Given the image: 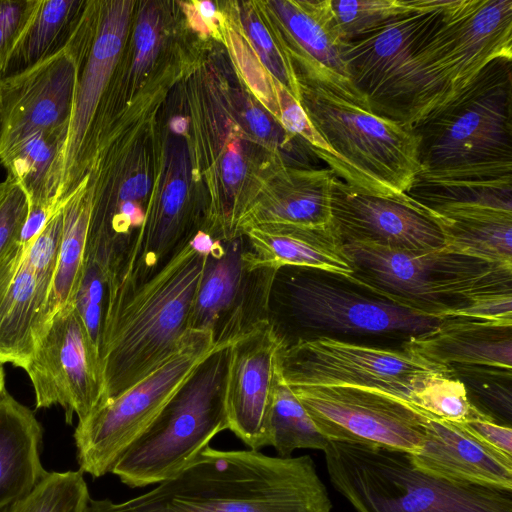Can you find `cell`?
I'll use <instances>...</instances> for the list:
<instances>
[{
	"instance_id": "obj_1",
	"label": "cell",
	"mask_w": 512,
	"mask_h": 512,
	"mask_svg": "<svg viewBox=\"0 0 512 512\" xmlns=\"http://www.w3.org/2000/svg\"><path fill=\"white\" fill-rule=\"evenodd\" d=\"M308 456L207 446L181 472L123 502L90 497L84 512H331Z\"/></svg>"
},
{
	"instance_id": "obj_2",
	"label": "cell",
	"mask_w": 512,
	"mask_h": 512,
	"mask_svg": "<svg viewBox=\"0 0 512 512\" xmlns=\"http://www.w3.org/2000/svg\"><path fill=\"white\" fill-rule=\"evenodd\" d=\"M512 59L497 58L455 98L412 126L413 188L512 189Z\"/></svg>"
},
{
	"instance_id": "obj_3",
	"label": "cell",
	"mask_w": 512,
	"mask_h": 512,
	"mask_svg": "<svg viewBox=\"0 0 512 512\" xmlns=\"http://www.w3.org/2000/svg\"><path fill=\"white\" fill-rule=\"evenodd\" d=\"M497 58L512 59V0H444L376 113L413 126Z\"/></svg>"
},
{
	"instance_id": "obj_4",
	"label": "cell",
	"mask_w": 512,
	"mask_h": 512,
	"mask_svg": "<svg viewBox=\"0 0 512 512\" xmlns=\"http://www.w3.org/2000/svg\"><path fill=\"white\" fill-rule=\"evenodd\" d=\"M292 63L300 103L332 152L323 160L329 169L356 189L412 204L408 192L420 171L412 126L373 112L348 78Z\"/></svg>"
},
{
	"instance_id": "obj_5",
	"label": "cell",
	"mask_w": 512,
	"mask_h": 512,
	"mask_svg": "<svg viewBox=\"0 0 512 512\" xmlns=\"http://www.w3.org/2000/svg\"><path fill=\"white\" fill-rule=\"evenodd\" d=\"M207 254L191 240L104 320L103 403L140 382L177 350L189 329Z\"/></svg>"
},
{
	"instance_id": "obj_6",
	"label": "cell",
	"mask_w": 512,
	"mask_h": 512,
	"mask_svg": "<svg viewBox=\"0 0 512 512\" xmlns=\"http://www.w3.org/2000/svg\"><path fill=\"white\" fill-rule=\"evenodd\" d=\"M354 273L348 281L398 305L438 318L472 302L512 293V266L453 252L406 250L344 240Z\"/></svg>"
},
{
	"instance_id": "obj_7",
	"label": "cell",
	"mask_w": 512,
	"mask_h": 512,
	"mask_svg": "<svg viewBox=\"0 0 512 512\" xmlns=\"http://www.w3.org/2000/svg\"><path fill=\"white\" fill-rule=\"evenodd\" d=\"M323 452L332 485L356 512H512V490L432 477L406 452L334 441Z\"/></svg>"
},
{
	"instance_id": "obj_8",
	"label": "cell",
	"mask_w": 512,
	"mask_h": 512,
	"mask_svg": "<svg viewBox=\"0 0 512 512\" xmlns=\"http://www.w3.org/2000/svg\"><path fill=\"white\" fill-rule=\"evenodd\" d=\"M229 345L217 347L127 448L111 473L130 488L159 484L181 472L229 429L226 380Z\"/></svg>"
},
{
	"instance_id": "obj_9",
	"label": "cell",
	"mask_w": 512,
	"mask_h": 512,
	"mask_svg": "<svg viewBox=\"0 0 512 512\" xmlns=\"http://www.w3.org/2000/svg\"><path fill=\"white\" fill-rule=\"evenodd\" d=\"M129 1H87L65 49L77 67L58 203L88 176L111 126L114 80L125 44Z\"/></svg>"
},
{
	"instance_id": "obj_10",
	"label": "cell",
	"mask_w": 512,
	"mask_h": 512,
	"mask_svg": "<svg viewBox=\"0 0 512 512\" xmlns=\"http://www.w3.org/2000/svg\"><path fill=\"white\" fill-rule=\"evenodd\" d=\"M277 372L289 387L357 388L416 408L417 395L431 380L454 374L451 368L404 345L402 350H392L328 336L302 339L293 344L283 342Z\"/></svg>"
},
{
	"instance_id": "obj_11",
	"label": "cell",
	"mask_w": 512,
	"mask_h": 512,
	"mask_svg": "<svg viewBox=\"0 0 512 512\" xmlns=\"http://www.w3.org/2000/svg\"><path fill=\"white\" fill-rule=\"evenodd\" d=\"M216 348L209 331L188 329L164 363L78 423L73 437L79 470L94 478L111 473L127 448Z\"/></svg>"
},
{
	"instance_id": "obj_12",
	"label": "cell",
	"mask_w": 512,
	"mask_h": 512,
	"mask_svg": "<svg viewBox=\"0 0 512 512\" xmlns=\"http://www.w3.org/2000/svg\"><path fill=\"white\" fill-rule=\"evenodd\" d=\"M279 270L257 262L244 235L214 241L206 256L188 327L207 330L216 347L228 346L268 320Z\"/></svg>"
},
{
	"instance_id": "obj_13",
	"label": "cell",
	"mask_w": 512,
	"mask_h": 512,
	"mask_svg": "<svg viewBox=\"0 0 512 512\" xmlns=\"http://www.w3.org/2000/svg\"><path fill=\"white\" fill-rule=\"evenodd\" d=\"M34 388L36 408L59 405L65 419L85 421L104 400L100 353L75 307L55 313L37 338L25 368Z\"/></svg>"
},
{
	"instance_id": "obj_14",
	"label": "cell",
	"mask_w": 512,
	"mask_h": 512,
	"mask_svg": "<svg viewBox=\"0 0 512 512\" xmlns=\"http://www.w3.org/2000/svg\"><path fill=\"white\" fill-rule=\"evenodd\" d=\"M62 224L60 210L32 243L17 240L0 259V364L25 369L44 330Z\"/></svg>"
},
{
	"instance_id": "obj_15",
	"label": "cell",
	"mask_w": 512,
	"mask_h": 512,
	"mask_svg": "<svg viewBox=\"0 0 512 512\" xmlns=\"http://www.w3.org/2000/svg\"><path fill=\"white\" fill-rule=\"evenodd\" d=\"M289 388L329 441L410 454L423 443L430 415L412 405L357 388Z\"/></svg>"
},
{
	"instance_id": "obj_16",
	"label": "cell",
	"mask_w": 512,
	"mask_h": 512,
	"mask_svg": "<svg viewBox=\"0 0 512 512\" xmlns=\"http://www.w3.org/2000/svg\"><path fill=\"white\" fill-rule=\"evenodd\" d=\"M415 200L447 249L512 266V189L434 188Z\"/></svg>"
},
{
	"instance_id": "obj_17",
	"label": "cell",
	"mask_w": 512,
	"mask_h": 512,
	"mask_svg": "<svg viewBox=\"0 0 512 512\" xmlns=\"http://www.w3.org/2000/svg\"><path fill=\"white\" fill-rule=\"evenodd\" d=\"M287 299L305 325L342 333L412 337L435 330L446 319L311 276L292 277L287 283Z\"/></svg>"
},
{
	"instance_id": "obj_18",
	"label": "cell",
	"mask_w": 512,
	"mask_h": 512,
	"mask_svg": "<svg viewBox=\"0 0 512 512\" xmlns=\"http://www.w3.org/2000/svg\"><path fill=\"white\" fill-rule=\"evenodd\" d=\"M76 79V63L65 48L0 79V157L37 132L69 131Z\"/></svg>"
},
{
	"instance_id": "obj_19",
	"label": "cell",
	"mask_w": 512,
	"mask_h": 512,
	"mask_svg": "<svg viewBox=\"0 0 512 512\" xmlns=\"http://www.w3.org/2000/svg\"><path fill=\"white\" fill-rule=\"evenodd\" d=\"M283 342L268 319L229 345L226 380L229 430L252 450L267 446V422Z\"/></svg>"
},
{
	"instance_id": "obj_20",
	"label": "cell",
	"mask_w": 512,
	"mask_h": 512,
	"mask_svg": "<svg viewBox=\"0 0 512 512\" xmlns=\"http://www.w3.org/2000/svg\"><path fill=\"white\" fill-rule=\"evenodd\" d=\"M331 216L342 241H368L421 251L445 247L441 230L420 210L416 200L406 204L379 197L356 189L338 177L332 190Z\"/></svg>"
},
{
	"instance_id": "obj_21",
	"label": "cell",
	"mask_w": 512,
	"mask_h": 512,
	"mask_svg": "<svg viewBox=\"0 0 512 512\" xmlns=\"http://www.w3.org/2000/svg\"><path fill=\"white\" fill-rule=\"evenodd\" d=\"M336 178L329 168H293L280 160L239 219L236 236L268 223L332 225L331 197Z\"/></svg>"
},
{
	"instance_id": "obj_22",
	"label": "cell",
	"mask_w": 512,
	"mask_h": 512,
	"mask_svg": "<svg viewBox=\"0 0 512 512\" xmlns=\"http://www.w3.org/2000/svg\"><path fill=\"white\" fill-rule=\"evenodd\" d=\"M409 456L418 470L438 479L512 490V457L483 445L456 422L428 417L423 443Z\"/></svg>"
},
{
	"instance_id": "obj_23",
	"label": "cell",
	"mask_w": 512,
	"mask_h": 512,
	"mask_svg": "<svg viewBox=\"0 0 512 512\" xmlns=\"http://www.w3.org/2000/svg\"><path fill=\"white\" fill-rule=\"evenodd\" d=\"M403 345L453 371L457 368L511 378V327L446 318L435 330L409 337Z\"/></svg>"
},
{
	"instance_id": "obj_24",
	"label": "cell",
	"mask_w": 512,
	"mask_h": 512,
	"mask_svg": "<svg viewBox=\"0 0 512 512\" xmlns=\"http://www.w3.org/2000/svg\"><path fill=\"white\" fill-rule=\"evenodd\" d=\"M244 235L258 263L280 270L310 268L349 279L353 266L333 227L268 223L246 229Z\"/></svg>"
},
{
	"instance_id": "obj_25",
	"label": "cell",
	"mask_w": 512,
	"mask_h": 512,
	"mask_svg": "<svg viewBox=\"0 0 512 512\" xmlns=\"http://www.w3.org/2000/svg\"><path fill=\"white\" fill-rule=\"evenodd\" d=\"M267 5L275 31L293 62L326 68L348 78L345 41L331 0H282Z\"/></svg>"
},
{
	"instance_id": "obj_26",
	"label": "cell",
	"mask_w": 512,
	"mask_h": 512,
	"mask_svg": "<svg viewBox=\"0 0 512 512\" xmlns=\"http://www.w3.org/2000/svg\"><path fill=\"white\" fill-rule=\"evenodd\" d=\"M42 427L6 389L0 394V512L28 494L47 474L40 460Z\"/></svg>"
},
{
	"instance_id": "obj_27",
	"label": "cell",
	"mask_w": 512,
	"mask_h": 512,
	"mask_svg": "<svg viewBox=\"0 0 512 512\" xmlns=\"http://www.w3.org/2000/svg\"><path fill=\"white\" fill-rule=\"evenodd\" d=\"M86 0H37L0 67V79L19 74L62 51L84 12Z\"/></svg>"
},
{
	"instance_id": "obj_28",
	"label": "cell",
	"mask_w": 512,
	"mask_h": 512,
	"mask_svg": "<svg viewBox=\"0 0 512 512\" xmlns=\"http://www.w3.org/2000/svg\"><path fill=\"white\" fill-rule=\"evenodd\" d=\"M68 131L37 132L0 157L28 196L29 206L57 207Z\"/></svg>"
},
{
	"instance_id": "obj_29",
	"label": "cell",
	"mask_w": 512,
	"mask_h": 512,
	"mask_svg": "<svg viewBox=\"0 0 512 512\" xmlns=\"http://www.w3.org/2000/svg\"><path fill=\"white\" fill-rule=\"evenodd\" d=\"M90 212L91 188L88 175L68 197L62 209L59 256L45 310V327L57 311L74 304L84 271Z\"/></svg>"
},
{
	"instance_id": "obj_30",
	"label": "cell",
	"mask_w": 512,
	"mask_h": 512,
	"mask_svg": "<svg viewBox=\"0 0 512 512\" xmlns=\"http://www.w3.org/2000/svg\"><path fill=\"white\" fill-rule=\"evenodd\" d=\"M267 446L279 457H291L297 449L324 450L329 440L315 426L292 390L279 376L267 422Z\"/></svg>"
},
{
	"instance_id": "obj_31",
	"label": "cell",
	"mask_w": 512,
	"mask_h": 512,
	"mask_svg": "<svg viewBox=\"0 0 512 512\" xmlns=\"http://www.w3.org/2000/svg\"><path fill=\"white\" fill-rule=\"evenodd\" d=\"M90 499L83 472H47L24 497L3 512H84Z\"/></svg>"
},
{
	"instance_id": "obj_32",
	"label": "cell",
	"mask_w": 512,
	"mask_h": 512,
	"mask_svg": "<svg viewBox=\"0 0 512 512\" xmlns=\"http://www.w3.org/2000/svg\"><path fill=\"white\" fill-rule=\"evenodd\" d=\"M240 14L245 37L264 64V69L300 102V88L292 60L274 26L270 29L255 9L246 7Z\"/></svg>"
},
{
	"instance_id": "obj_33",
	"label": "cell",
	"mask_w": 512,
	"mask_h": 512,
	"mask_svg": "<svg viewBox=\"0 0 512 512\" xmlns=\"http://www.w3.org/2000/svg\"><path fill=\"white\" fill-rule=\"evenodd\" d=\"M418 4L419 0H331L345 42L394 16L415 9Z\"/></svg>"
},
{
	"instance_id": "obj_34",
	"label": "cell",
	"mask_w": 512,
	"mask_h": 512,
	"mask_svg": "<svg viewBox=\"0 0 512 512\" xmlns=\"http://www.w3.org/2000/svg\"><path fill=\"white\" fill-rule=\"evenodd\" d=\"M423 412L451 422H463L478 409L468 397L465 385L452 375L431 380L417 395Z\"/></svg>"
},
{
	"instance_id": "obj_35",
	"label": "cell",
	"mask_w": 512,
	"mask_h": 512,
	"mask_svg": "<svg viewBox=\"0 0 512 512\" xmlns=\"http://www.w3.org/2000/svg\"><path fill=\"white\" fill-rule=\"evenodd\" d=\"M105 300L106 282L103 273L95 262L86 259L74 305L99 353Z\"/></svg>"
},
{
	"instance_id": "obj_36",
	"label": "cell",
	"mask_w": 512,
	"mask_h": 512,
	"mask_svg": "<svg viewBox=\"0 0 512 512\" xmlns=\"http://www.w3.org/2000/svg\"><path fill=\"white\" fill-rule=\"evenodd\" d=\"M274 89L278 106L277 121L289 136L302 138L320 159L332 156V152L309 120L301 103L276 79Z\"/></svg>"
},
{
	"instance_id": "obj_37",
	"label": "cell",
	"mask_w": 512,
	"mask_h": 512,
	"mask_svg": "<svg viewBox=\"0 0 512 512\" xmlns=\"http://www.w3.org/2000/svg\"><path fill=\"white\" fill-rule=\"evenodd\" d=\"M29 211V200L11 176L0 182V259L18 240Z\"/></svg>"
},
{
	"instance_id": "obj_38",
	"label": "cell",
	"mask_w": 512,
	"mask_h": 512,
	"mask_svg": "<svg viewBox=\"0 0 512 512\" xmlns=\"http://www.w3.org/2000/svg\"><path fill=\"white\" fill-rule=\"evenodd\" d=\"M459 424L483 445L512 457L511 426L498 423L479 409Z\"/></svg>"
},
{
	"instance_id": "obj_39",
	"label": "cell",
	"mask_w": 512,
	"mask_h": 512,
	"mask_svg": "<svg viewBox=\"0 0 512 512\" xmlns=\"http://www.w3.org/2000/svg\"><path fill=\"white\" fill-rule=\"evenodd\" d=\"M36 4L37 0H0V67Z\"/></svg>"
},
{
	"instance_id": "obj_40",
	"label": "cell",
	"mask_w": 512,
	"mask_h": 512,
	"mask_svg": "<svg viewBox=\"0 0 512 512\" xmlns=\"http://www.w3.org/2000/svg\"><path fill=\"white\" fill-rule=\"evenodd\" d=\"M158 46V20L153 10H144L134 30L133 72H144L156 56Z\"/></svg>"
},
{
	"instance_id": "obj_41",
	"label": "cell",
	"mask_w": 512,
	"mask_h": 512,
	"mask_svg": "<svg viewBox=\"0 0 512 512\" xmlns=\"http://www.w3.org/2000/svg\"><path fill=\"white\" fill-rule=\"evenodd\" d=\"M63 208L29 206L28 215L20 231L18 241L32 243L45 228L49 220Z\"/></svg>"
},
{
	"instance_id": "obj_42",
	"label": "cell",
	"mask_w": 512,
	"mask_h": 512,
	"mask_svg": "<svg viewBox=\"0 0 512 512\" xmlns=\"http://www.w3.org/2000/svg\"><path fill=\"white\" fill-rule=\"evenodd\" d=\"M193 7L188 5V15L191 16L192 23L197 24V28L202 32L211 30V25L215 24L217 19V8L210 1H197L192 3Z\"/></svg>"
},
{
	"instance_id": "obj_43",
	"label": "cell",
	"mask_w": 512,
	"mask_h": 512,
	"mask_svg": "<svg viewBox=\"0 0 512 512\" xmlns=\"http://www.w3.org/2000/svg\"><path fill=\"white\" fill-rule=\"evenodd\" d=\"M171 128L178 134H183L188 128V121L185 117L176 116L171 121Z\"/></svg>"
},
{
	"instance_id": "obj_44",
	"label": "cell",
	"mask_w": 512,
	"mask_h": 512,
	"mask_svg": "<svg viewBox=\"0 0 512 512\" xmlns=\"http://www.w3.org/2000/svg\"><path fill=\"white\" fill-rule=\"evenodd\" d=\"M5 390L4 371L2 364H0V394Z\"/></svg>"
},
{
	"instance_id": "obj_45",
	"label": "cell",
	"mask_w": 512,
	"mask_h": 512,
	"mask_svg": "<svg viewBox=\"0 0 512 512\" xmlns=\"http://www.w3.org/2000/svg\"><path fill=\"white\" fill-rule=\"evenodd\" d=\"M0 135H1V92H0Z\"/></svg>"
}]
</instances>
